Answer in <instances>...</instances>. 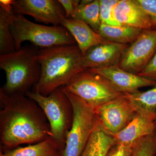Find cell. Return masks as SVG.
<instances>
[{
  "label": "cell",
  "instance_id": "obj_1",
  "mask_svg": "<svg viewBox=\"0 0 156 156\" xmlns=\"http://www.w3.org/2000/svg\"><path fill=\"white\" fill-rule=\"evenodd\" d=\"M0 138L5 147L33 144L52 137L50 124L37 104L25 94L0 89Z\"/></svg>",
  "mask_w": 156,
  "mask_h": 156
},
{
  "label": "cell",
  "instance_id": "obj_2",
  "mask_svg": "<svg viewBox=\"0 0 156 156\" xmlns=\"http://www.w3.org/2000/svg\"><path fill=\"white\" fill-rule=\"evenodd\" d=\"M83 59L77 44L39 49L37 59L41 66V75L32 91L47 96L56 89L67 86L86 70Z\"/></svg>",
  "mask_w": 156,
  "mask_h": 156
},
{
  "label": "cell",
  "instance_id": "obj_3",
  "mask_svg": "<svg viewBox=\"0 0 156 156\" xmlns=\"http://www.w3.org/2000/svg\"><path fill=\"white\" fill-rule=\"evenodd\" d=\"M38 48L27 46L14 53L0 55V69L5 71L6 81L1 88L8 95L26 94L37 83L41 66L37 59Z\"/></svg>",
  "mask_w": 156,
  "mask_h": 156
},
{
  "label": "cell",
  "instance_id": "obj_4",
  "mask_svg": "<svg viewBox=\"0 0 156 156\" xmlns=\"http://www.w3.org/2000/svg\"><path fill=\"white\" fill-rule=\"evenodd\" d=\"M11 30L16 51L22 48L21 44L24 41L30 42L40 49L76 44L71 34L62 26H47L37 24L14 12Z\"/></svg>",
  "mask_w": 156,
  "mask_h": 156
},
{
  "label": "cell",
  "instance_id": "obj_5",
  "mask_svg": "<svg viewBox=\"0 0 156 156\" xmlns=\"http://www.w3.org/2000/svg\"><path fill=\"white\" fill-rule=\"evenodd\" d=\"M64 87L56 89L47 96L34 91L27 92L25 95L42 109L50 124L52 138L64 148L72 125L73 110Z\"/></svg>",
  "mask_w": 156,
  "mask_h": 156
},
{
  "label": "cell",
  "instance_id": "obj_6",
  "mask_svg": "<svg viewBox=\"0 0 156 156\" xmlns=\"http://www.w3.org/2000/svg\"><path fill=\"white\" fill-rule=\"evenodd\" d=\"M64 88L94 112L100 107L125 95L118 91L102 76L89 69L80 73Z\"/></svg>",
  "mask_w": 156,
  "mask_h": 156
},
{
  "label": "cell",
  "instance_id": "obj_7",
  "mask_svg": "<svg viewBox=\"0 0 156 156\" xmlns=\"http://www.w3.org/2000/svg\"><path fill=\"white\" fill-rule=\"evenodd\" d=\"M64 89L72 104L73 118L62 156H81L92 134L97 119L93 110L64 87Z\"/></svg>",
  "mask_w": 156,
  "mask_h": 156
},
{
  "label": "cell",
  "instance_id": "obj_8",
  "mask_svg": "<svg viewBox=\"0 0 156 156\" xmlns=\"http://www.w3.org/2000/svg\"><path fill=\"white\" fill-rule=\"evenodd\" d=\"M156 52V30H143L124 51L119 66L124 70L138 75L148 64Z\"/></svg>",
  "mask_w": 156,
  "mask_h": 156
},
{
  "label": "cell",
  "instance_id": "obj_9",
  "mask_svg": "<svg viewBox=\"0 0 156 156\" xmlns=\"http://www.w3.org/2000/svg\"><path fill=\"white\" fill-rule=\"evenodd\" d=\"M136 112L124 95L100 107L95 110V113L98 121L105 131L114 137L128 126Z\"/></svg>",
  "mask_w": 156,
  "mask_h": 156
},
{
  "label": "cell",
  "instance_id": "obj_10",
  "mask_svg": "<svg viewBox=\"0 0 156 156\" xmlns=\"http://www.w3.org/2000/svg\"><path fill=\"white\" fill-rule=\"evenodd\" d=\"M13 6L16 14L29 15L36 22L54 26L61 25L62 20L66 17L58 0H14Z\"/></svg>",
  "mask_w": 156,
  "mask_h": 156
},
{
  "label": "cell",
  "instance_id": "obj_11",
  "mask_svg": "<svg viewBox=\"0 0 156 156\" xmlns=\"http://www.w3.org/2000/svg\"><path fill=\"white\" fill-rule=\"evenodd\" d=\"M89 70L102 76L124 94H133L140 92V88L156 86L155 81L124 70L119 65Z\"/></svg>",
  "mask_w": 156,
  "mask_h": 156
},
{
  "label": "cell",
  "instance_id": "obj_12",
  "mask_svg": "<svg viewBox=\"0 0 156 156\" xmlns=\"http://www.w3.org/2000/svg\"><path fill=\"white\" fill-rule=\"evenodd\" d=\"M128 44L108 42L90 48L83 56L85 70L96 69L119 65Z\"/></svg>",
  "mask_w": 156,
  "mask_h": 156
},
{
  "label": "cell",
  "instance_id": "obj_13",
  "mask_svg": "<svg viewBox=\"0 0 156 156\" xmlns=\"http://www.w3.org/2000/svg\"><path fill=\"white\" fill-rule=\"evenodd\" d=\"M128 126L114 136L116 143L132 147L137 140L156 131V113L136 110Z\"/></svg>",
  "mask_w": 156,
  "mask_h": 156
},
{
  "label": "cell",
  "instance_id": "obj_14",
  "mask_svg": "<svg viewBox=\"0 0 156 156\" xmlns=\"http://www.w3.org/2000/svg\"><path fill=\"white\" fill-rule=\"evenodd\" d=\"M113 16L120 25L151 30L148 16L136 0H119L113 10Z\"/></svg>",
  "mask_w": 156,
  "mask_h": 156
},
{
  "label": "cell",
  "instance_id": "obj_15",
  "mask_svg": "<svg viewBox=\"0 0 156 156\" xmlns=\"http://www.w3.org/2000/svg\"><path fill=\"white\" fill-rule=\"evenodd\" d=\"M61 25L71 34L83 56L92 47L110 42L80 20L65 17L62 20Z\"/></svg>",
  "mask_w": 156,
  "mask_h": 156
},
{
  "label": "cell",
  "instance_id": "obj_16",
  "mask_svg": "<svg viewBox=\"0 0 156 156\" xmlns=\"http://www.w3.org/2000/svg\"><path fill=\"white\" fill-rule=\"evenodd\" d=\"M115 143V137L105 131L97 119L92 134L81 156H106Z\"/></svg>",
  "mask_w": 156,
  "mask_h": 156
},
{
  "label": "cell",
  "instance_id": "obj_17",
  "mask_svg": "<svg viewBox=\"0 0 156 156\" xmlns=\"http://www.w3.org/2000/svg\"><path fill=\"white\" fill-rule=\"evenodd\" d=\"M64 148L52 137L24 147L5 151V156H62Z\"/></svg>",
  "mask_w": 156,
  "mask_h": 156
},
{
  "label": "cell",
  "instance_id": "obj_18",
  "mask_svg": "<svg viewBox=\"0 0 156 156\" xmlns=\"http://www.w3.org/2000/svg\"><path fill=\"white\" fill-rule=\"evenodd\" d=\"M143 30L125 26L101 24L99 33L108 41L128 44L134 42Z\"/></svg>",
  "mask_w": 156,
  "mask_h": 156
},
{
  "label": "cell",
  "instance_id": "obj_19",
  "mask_svg": "<svg viewBox=\"0 0 156 156\" xmlns=\"http://www.w3.org/2000/svg\"><path fill=\"white\" fill-rule=\"evenodd\" d=\"M70 17L83 21L96 32L99 33L101 25L99 0H94L87 5L79 4Z\"/></svg>",
  "mask_w": 156,
  "mask_h": 156
},
{
  "label": "cell",
  "instance_id": "obj_20",
  "mask_svg": "<svg viewBox=\"0 0 156 156\" xmlns=\"http://www.w3.org/2000/svg\"><path fill=\"white\" fill-rule=\"evenodd\" d=\"M14 11L8 13L0 8V55L16 51L11 25Z\"/></svg>",
  "mask_w": 156,
  "mask_h": 156
},
{
  "label": "cell",
  "instance_id": "obj_21",
  "mask_svg": "<svg viewBox=\"0 0 156 156\" xmlns=\"http://www.w3.org/2000/svg\"><path fill=\"white\" fill-rule=\"evenodd\" d=\"M128 99L136 110H141L156 113V86L153 89L144 92L133 94H125Z\"/></svg>",
  "mask_w": 156,
  "mask_h": 156
},
{
  "label": "cell",
  "instance_id": "obj_22",
  "mask_svg": "<svg viewBox=\"0 0 156 156\" xmlns=\"http://www.w3.org/2000/svg\"><path fill=\"white\" fill-rule=\"evenodd\" d=\"M131 156H156V131L136 140L132 145Z\"/></svg>",
  "mask_w": 156,
  "mask_h": 156
},
{
  "label": "cell",
  "instance_id": "obj_23",
  "mask_svg": "<svg viewBox=\"0 0 156 156\" xmlns=\"http://www.w3.org/2000/svg\"><path fill=\"white\" fill-rule=\"evenodd\" d=\"M119 0H99L100 19L101 24L111 26L120 25L115 20L113 10Z\"/></svg>",
  "mask_w": 156,
  "mask_h": 156
},
{
  "label": "cell",
  "instance_id": "obj_24",
  "mask_svg": "<svg viewBox=\"0 0 156 156\" xmlns=\"http://www.w3.org/2000/svg\"><path fill=\"white\" fill-rule=\"evenodd\" d=\"M147 14L151 25V30H156V0H136Z\"/></svg>",
  "mask_w": 156,
  "mask_h": 156
},
{
  "label": "cell",
  "instance_id": "obj_25",
  "mask_svg": "<svg viewBox=\"0 0 156 156\" xmlns=\"http://www.w3.org/2000/svg\"><path fill=\"white\" fill-rule=\"evenodd\" d=\"M132 147L115 143L109 151L106 156H131Z\"/></svg>",
  "mask_w": 156,
  "mask_h": 156
},
{
  "label": "cell",
  "instance_id": "obj_26",
  "mask_svg": "<svg viewBox=\"0 0 156 156\" xmlns=\"http://www.w3.org/2000/svg\"><path fill=\"white\" fill-rule=\"evenodd\" d=\"M138 75L156 82V52L145 68Z\"/></svg>",
  "mask_w": 156,
  "mask_h": 156
},
{
  "label": "cell",
  "instance_id": "obj_27",
  "mask_svg": "<svg viewBox=\"0 0 156 156\" xmlns=\"http://www.w3.org/2000/svg\"><path fill=\"white\" fill-rule=\"evenodd\" d=\"M58 1L64 9L66 17H71L76 7L80 2V1L78 0H58Z\"/></svg>",
  "mask_w": 156,
  "mask_h": 156
},
{
  "label": "cell",
  "instance_id": "obj_28",
  "mask_svg": "<svg viewBox=\"0 0 156 156\" xmlns=\"http://www.w3.org/2000/svg\"><path fill=\"white\" fill-rule=\"evenodd\" d=\"M14 0H1L0 6L1 8L8 13H11L14 11L13 4Z\"/></svg>",
  "mask_w": 156,
  "mask_h": 156
},
{
  "label": "cell",
  "instance_id": "obj_29",
  "mask_svg": "<svg viewBox=\"0 0 156 156\" xmlns=\"http://www.w3.org/2000/svg\"><path fill=\"white\" fill-rule=\"evenodd\" d=\"M93 0H82L80 1V5H87L93 2Z\"/></svg>",
  "mask_w": 156,
  "mask_h": 156
},
{
  "label": "cell",
  "instance_id": "obj_30",
  "mask_svg": "<svg viewBox=\"0 0 156 156\" xmlns=\"http://www.w3.org/2000/svg\"><path fill=\"white\" fill-rule=\"evenodd\" d=\"M0 156H5V154L2 151L0 152Z\"/></svg>",
  "mask_w": 156,
  "mask_h": 156
},
{
  "label": "cell",
  "instance_id": "obj_31",
  "mask_svg": "<svg viewBox=\"0 0 156 156\" xmlns=\"http://www.w3.org/2000/svg\"></svg>",
  "mask_w": 156,
  "mask_h": 156
}]
</instances>
